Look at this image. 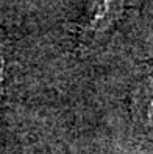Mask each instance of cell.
<instances>
[{"label": "cell", "mask_w": 153, "mask_h": 154, "mask_svg": "<svg viewBox=\"0 0 153 154\" xmlns=\"http://www.w3.org/2000/svg\"><path fill=\"white\" fill-rule=\"evenodd\" d=\"M122 13V0H94L89 6L84 31L91 36L105 33L119 19Z\"/></svg>", "instance_id": "obj_1"}, {"label": "cell", "mask_w": 153, "mask_h": 154, "mask_svg": "<svg viewBox=\"0 0 153 154\" xmlns=\"http://www.w3.org/2000/svg\"><path fill=\"white\" fill-rule=\"evenodd\" d=\"M133 111L144 132L153 135V72H147L139 79L133 95Z\"/></svg>", "instance_id": "obj_2"}, {"label": "cell", "mask_w": 153, "mask_h": 154, "mask_svg": "<svg viewBox=\"0 0 153 154\" xmlns=\"http://www.w3.org/2000/svg\"><path fill=\"white\" fill-rule=\"evenodd\" d=\"M3 83H5V59L2 51H0V97L3 92Z\"/></svg>", "instance_id": "obj_3"}]
</instances>
